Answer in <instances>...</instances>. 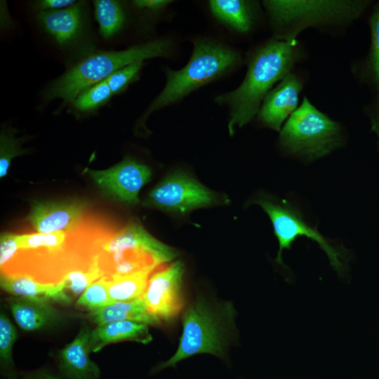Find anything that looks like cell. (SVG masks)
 Masks as SVG:
<instances>
[{
  "label": "cell",
  "instance_id": "cell-19",
  "mask_svg": "<svg viewBox=\"0 0 379 379\" xmlns=\"http://www.w3.org/2000/svg\"><path fill=\"white\" fill-rule=\"evenodd\" d=\"M89 317L98 326L126 320L148 325L160 324L148 312L142 297L131 301L115 302L106 307L91 311Z\"/></svg>",
  "mask_w": 379,
  "mask_h": 379
},
{
  "label": "cell",
  "instance_id": "cell-33",
  "mask_svg": "<svg viewBox=\"0 0 379 379\" xmlns=\"http://www.w3.org/2000/svg\"><path fill=\"white\" fill-rule=\"evenodd\" d=\"M171 3V1L168 0H135L132 1L135 7L150 11H159Z\"/></svg>",
  "mask_w": 379,
  "mask_h": 379
},
{
  "label": "cell",
  "instance_id": "cell-23",
  "mask_svg": "<svg viewBox=\"0 0 379 379\" xmlns=\"http://www.w3.org/2000/svg\"><path fill=\"white\" fill-rule=\"evenodd\" d=\"M149 275V273L141 272L107 279V289L111 299L115 302L142 298Z\"/></svg>",
  "mask_w": 379,
  "mask_h": 379
},
{
  "label": "cell",
  "instance_id": "cell-2",
  "mask_svg": "<svg viewBox=\"0 0 379 379\" xmlns=\"http://www.w3.org/2000/svg\"><path fill=\"white\" fill-rule=\"evenodd\" d=\"M177 255L171 247L153 237L137 222L108 231L100 240L96 260L103 276L109 279L135 273L151 274Z\"/></svg>",
  "mask_w": 379,
  "mask_h": 379
},
{
  "label": "cell",
  "instance_id": "cell-11",
  "mask_svg": "<svg viewBox=\"0 0 379 379\" xmlns=\"http://www.w3.org/2000/svg\"><path fill=\"white\" fill-rule=\"evenodd\" d=\"M183 263L175 261L148 279L142 298L148 312L160 324L175 318L183 307Z\"/></svg>",
  "mask_w": 379,
  "mask_h": 379
},
{
  "label": "cell",
  "instance_id": "cell-5",
  "mask_svg": "<svg viewBox=\"0 0 379 379\" xmlns=\"http://www.w3.org/2000/svg\"><path fill=\"white\" fill-rule=\"evenodd\" d=\"M241 61L240 54L231 48L208 39L196 40L192 56L184 67L179 70H165L166 85L151 103L145 117L215 80L233 69Z\"/></svg>",
  "mask_w": 379,
  "mask_h": 379
},
{
  "label": "cell",
  "instance_id": "cell-12",
  "mask_svg": "<svg viewBox=\"0 0 379 379\" xmlns=\"http://www.w3.org/2000/svg\"><path fill=\"white\" fill-rule=\"evenodd\" d=\"M86 204L81 201H32L27 220L42 234L69 232L86 218Z\"/></svg>",
  "mask_w": 379,
  "mask_h": 379
},
{
  "label": "cell",
  "instance_id": "cell-3",
  "mask_svg": "<svg viewBox=\"0 0 379 379\" xmlns=\"http://www.w3.org/2000/svg\"><path fill=\"white\" fill-rule=\"evenodd\" d=\"M171 43L156 39L123 51L93 52L78 60L58 77L44 91L47 101L60 98L62 105L71 104L84 90L105 80L117 69L170 53Z\"/></svg>",
  "mask_w": 379,
  "mask_h": 379
},
{
  "label": "cell",
  "instance_id": "cell-25",
  "mask_svg": "<svg viewBox=\"0 0 379 379\" xmlns=\"http://www.w3.org/2000/svg\"><path fill=\"white\" fill-rule=\"evenodd\" d=\"M18 338L15 326L4 312L0 314V362L4 375L15 377V366L12 357L13 345Z\"/></svg>",
  "mask_w": 379,
  "mask_h": 379
},
{
  "label": "cell",
  "instance_id": "cell-1",
  "mask_svg": "<svg viewBox=\"0 0 379 379\" xmlns=\"http://www.w3.org/2000/svg\"><path fill=\"white\" fill-rule=\"evenodd\" d=\"M302 56L298 41L273 38L256 48L250 56L244 79L235 90L215 98L230 109L229 131L249 123L259 112L273 86L291 72Z\"/></svg>",
  "mask_w": 379,
  "mask_h": 379
},
{
  "label": "cell",
  "instance_id": "cell-13",
  "mask_svg": "<svg viewBox=\"0 0 379 379\" xmlns=\"http://www.w3.org/2000/svg\"><path fill=\"white\" fill-rule=\"evenodd\" d=\"M302 88L301 77L289 73L265 97L258 113L259 121L265 126L280 132L285 121L298 107Z\"/></svg>",
  "mask_w": 379,
  "mask_h": 379
},
{
  "label": "cell",
  "instance_id": "cell-29",
  "mask_svg": "<svg viewBox=\"0 0 379 379\" xmlns=\"http://www.w3.org/2000/svg\"><path fill=\"white\" fill-rule=\"evenodd\" d=\"M142 65L143 62H138L125 66L105 79L113 95L123 93L130 84L138 79Z\"/></svg>",
  "mask_w": 379,
  "mask_h": 379
},
{
  "label": "cell",
  "instance_id": "cell-21",
  "mask_svg": "<svg viewBox=\"0 0 379 379\" xmlns=\"http://www.w3.org/2000/svg\"><path fill=\"white\" fill-rule=\"evenodd\" d=\"M370 46L357 74L364 84L376 92L379 91V2L376 4L368 20Z\"/></svg>",
  "mask_w": 379,
  "mask_h": 379
},
{
  "label": "cell",
  "instance_id": "cell-8",
  "mask_svg": "<svg viewBox=\"0 0 379 379\" xmlns=\"http://www.w3.org/2000/svg\"><path fill=\"white\" fill-rule=\"evenodd\" d=\"M270 217L274 234L279 242V251L276 262L284 265L282 252L291 249L292 244L300 237H306L316 241L326 253L332 267L343 275L346 270L347 252L343 246L338 245L321 234L316 228L305 220L302 213L292 204L286 201H277L266 197L256 199Z\"/></svg>",
  "mask_w": 379,
  "mask_h": 379
},
{
  "label": "cell",
  "instance_id": "cell-22",
  "mask_svg": "<svg viewBox=\"0 0 379 379\" xmlns=\"http://www.w3.org/2000/svg\"><path fill=\"white\" fill-rule=\"evenodd\" d=\"M93 6L100 35L105 39L112 38L126 22V13L122 4L114 0H95Z\"/></svg>",
  "mask_w": 379,
  "mask_h": 379
},
{
  "label": "cell",
  "instance_id": "cell-18",
  "mask_svg": "<svg viewBox=\"0 0 379 379\" xmlns=\"http://www.w3.org/2000/svg\"><path fill=\"white\" fill-rule=\"evenodd\" d=\"M1 287L13 296L46 298L62 303L72 300L65 293L64 282L45 284L23 275L1 274Z\"/></svg>",
  "mask_w": 379,
  "mask_h": 379
},
{
  "label": "cell",
  "instance_id": "cell-10",
  "mask_svg": "<svg viewBox=\"0 0 379 379\" xmlns=\"http://www.w3.org/2000/svg\"><path fill=\"white\" fill-rule=\"evenodd\" d=\"M84 172L105 194L127 205L139 203L140 191L152 177L150 168L130 157L105 170L86 168Z\"/></svg>",
  "mask_w": 379,
  "mask_h": 379
},
{
  "label": "cell",
  "instance_id": "cell-4",
  "mask_svg": "<svg viewBox=\"0 0 379 379\" xmlns=\"http://www.w3.org/2000/svg\"><path fill=\"white\" fill-rule=\"evenodd\" d=\"M370 0H267L262 4L274 31V38L297 41L310 27L348 25L371 4Z\"/></svg>",
  "mask_w": 379,
  "mask_h": 379
},
{
  "label": "cell",
  "instance_id": "cell-14",
  "mask_svg": "<svg viewBox=\"0 0 379 379\" xmlns=\"http://www.w3.org/2000/svg\"><path fill=\"white\" fill-rule=\"evenodd\" d=\"M86 4L55 11L38 12L36 20L44 31L60 48H69L79 42L87 24Z\"/></svg>",
  "mask_w": 379,
  "mask_h": 379
},
{
  "label": "cell",
  "instance_id": "cell-31",
  "mask_svg": "<svg viewBox=\"0 0 379 379\" xmlns=\"http://www.w3.org/2000/svg\"><path fill=\"white\" fill-rule=\"evenodd\" d=\"M77 3L74 0H39L34 1L33 7L38 12L55 11L71 7Z\"/></svg>",
  "mask_w": 379,
  "mask_h": 379
},
{
  "label": "cell",
  "instance_id": "cell-27",
  "mask_svg": "<svg viewBox=\"0 0 379 379\" xmlns=\"http://www.w3.org/2000/svg\"><path fill=\"white\" fill-rule=\"evenodd\" d=\"M114 302L108 293L107 278L103 277L92 283L84 291L77 299V305L93 311Z\"/></svg>",
  "mask_w": 379,
  "mask_h": 379
},
{
  "label": "cell",
  "instance_id": "cell-7",
  "mask_svg": "<svg viewBox=\"0 0 379 379\" xmlns=\"http://www.w3.org/2000/svg\"><path fill=\"white\" fill-rule=\"evenodd\" d=\"M224 325L217 309L201 299L196 300L182 316V333L177 351L154 371L175 366L180 361L197 354L223 357L227 343Z\"/></svg>",
  "mask_w": 379,
  "mask_h": 379
},
{
  "label": "cell",
  "instance_id": "cell-34",
  "mask_svg": "<svg viewBox=\"0 0 379 379\" xmlns=\"http://www.w3.org/2000/svg\"><path fill=\"white\" fill-rule=\"evenodd\" d=\"M23 379H61L46 373H37L25 377Z\"/></svg>",
  "mask_w": 379,
  "mask_h": 379
},
{
  "label": "cell",
  "instance_id": "cell-32",
  "mask_svg": "<svg viewBox=\"0 0 379 379\" xmlns=\"http://www.w3.org/2000/svg\"><path fill=\"white\" fill-rule=\"evenodd\" d=\"M366 112L371 123V130L378 138L379 147V91L376 92L371 102L366 105Z\"/></svg>",
  "mask_w": 379,
  "mask_h": 379
},
{
  "label": "cell",
  "instance_id": "cell-26",
  "mask_svg": "<svg viewBox=\"0 0 379 379\" xmlns=\"http://www.w3.org/2000/svg\"><path fill=\"white\" fill-rule=\"evenodd\" d=\"M103 277L97 262L90 267L72 270L62 280L65 293L68 295L70 292V298L79 297L92 283Z\"/></svg>",
  "mask_w": 379,
  "mask_h": 379
},
{
  "label": "cell",
  "instance_id": "cell-9",
  "mask_svg": "<svg viewBox=\"0 0 379 379\" xmlns=\"http://www.w3.org/2000/svg\"><path fill=\"white\" fill-rule=\"evenodd\" d=\"M215 193L184 172L170 174L147 194L142 204L164 211L185 214L195 208L218 202Z\"/></svg>",
  "mask_w": 379,
  "mask_h": 379
},
{
  "label": "cell",
  "instance_id": "cell-20",
  "mask_svg": "<svg viewBox=\"0 0 379 379\" xmlns=\"http://www.w3.org/2000/svg\"><path fill=\"white\" fill-rule=\"evenodd\" d=\"M209 7L213 15L222 22L240 33L251 30L255 22L252 1L244 0H211Z\"/></svg>",
  "mask_w": 379,
  "mask_h": 379
},
{
  "label": "cell",
  "instance_id": "cell-24",
  "mask_svg": "<svg viewBox=\"0 0 379 379\" xmlns=\"http://www.w3.org/2000/svg\"><path fill=\"white\" fill-rule=\"evenodd\" d=\"M113 96L105 80L81 92L71 103L74 110L80 114L93 112L107 104Z\"/></svg>",
  "mask_w": 379,
  "mask_h": 379
},
{
  "label": "cell",
  "instance_id": "cell-16",
  "mask_svg": "<svg viewBox=\"0 0 379 379\" xmlns=\"http://www.w3.org/2000/svg\"><path fill=\"white\" fill-rule=\"evenodd\" d=\"M6 300L15 321L25 331L48 328L61 319L48 299L11 296Z\"/></svg>",
  "mask_w": 379,
  "mask_h": 379
},
{
  "label": "cell",
  "instance_id": "cell-28",
  "mask_svg": "<svg viewBox=\"0 0 379 379\" xmlns=\"http://www.w3.org/2000/svg\"><path fill=\"white\" fill-rule=\"evenodd\" d=\"M19 138L11 129L4 130L0 136V178L5 177L14 157L25 154Z\"/></svg>",
  "mask_w": 379,
  "mask_h": 379
},
{
  "label": "cell",
  "instance_id": "cell-30",
  "mask_svg": "<svg viewBox=\"0 0 379 379\" xmlns=\"http://www.w3.org/2000/svg\"><path fill=\"white\" fill-rule=\"evenodd\" d=\"M18 249L17 234L5 233L0 239V266L1 270L6 267L13 260Z\"/></svg>",
  "mask_w": 379,
  "mask_h": 379
},
{
  "label": "cell",
  "instance_id": "cell-6",
  "mask_svg": "<svg viewBox=\"0 0 379 379\" xmlns=\"http://www.w3.org/2000/svg\"><path fill=\"white\" fill-rule=\"evenodd\" d=\"M340 124L317 109L305 96L280 131L279 144L288 154L315 160L343 143Z\"/></svg>",
  "mask_w": 379,
  "mask_h": 379
},
{
  "label": "cell",
  "instance_id": "cell-15",
  "mask_svg": "<svg viewBox=\"0 0 379 379\" xmlns=\"http://www.w3.org/2000/svg\"><path fill=\"white\" fill-rule=\"evenodd\" d=\"M91 328L84 326L76 338L58 352V368L66 379H98V366L89 357Z\"/></svg>",
  "mask_w": 379,
  "mask_h": 379
},
{
  "label": "cell",
  "instance_id": "cell-17",
  "mask_svg": "<svg viewBox=\"0 0 379 379\" xmlns=\"http://www.w3.org/2000/svg\"><path fill=\"white\" fill-rule=\"evenodd\" d=\"M133 340L143 344L152 340L148 324L133 321H117L98 326L91 331L89 340L91 352H97L107 344Z\"/></svg>",
  "mask_w": 379,
  "mask_h": 379
}]
</instances>
